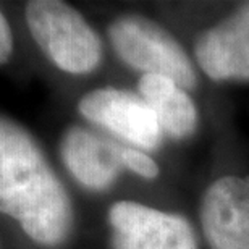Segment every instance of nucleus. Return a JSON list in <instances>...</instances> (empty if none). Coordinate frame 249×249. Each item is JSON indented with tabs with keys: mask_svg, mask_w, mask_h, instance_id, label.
I'll return each instance as SVG.
<instances>
[{
	"mask_svg": "<svg viewBox=\"0 0 249 249\" xmlns=\"http://www.w3.org/2000/svg\"><path fill=\"white\" fill-rule=\"evenodd\" d=\"M108 37L120 60L142 74H159L173 79L185 89L197 83L191 58L160 24L146 17L128 15L112 23Z\"/></svg>",
	"mask_w": 249,
	"mask_h": 249,
	"instance_id": "obj_3",
	"label": "nucleus"
},
{
	"mask_svg": "<svg viewBox=\"0 0 249 249\" xmlns=\"http://www.w3.org/2000/svg\"><path fill=\"white\" fill-rule=\"evenodd\" d=\"M194 57L213 81H249V3L206 29L196 39Z\"/></svg>",
	"mask_w": 249,
	"mask_h": 249,
	"instance_id": "obj_7",
	"label": "nucleus"
},
{
	"mask_svg": "<svg viewBox=\"0 0 249 249\" xmlns=\"http://www.w3.org/2000/svg\"><path fill=\"white\" fill-rule=\"evenodd\" d=\"M117 142L83 126L70 128L62 139V159L68 172L88 189L104 191L117 180L122 167L115 156Z\"/></svg>",
	"mask_w": 249,
	"mask_h": 249,
	"instance_id": "obj_8",
	"label": "nucleus"
},
{
	"mask_svg": "<svg viewBox=\"0 0 249 249\" xmlns=\"http://www.w3.org/2000/svg\"><path fill=\"white\" fill-rule=\"evenodd\" d=\"M115 156L122 168H126V170L133 172L134 175L146 178V180H156L159 173H160V168H159L156 160L141 149L117 144Z\"/></svg>",
	"mask_w": 249,
	"mask_h": 249,
	"instance_id": "obj_10",
	"label": "nucleus"
},
{
	"mask_svg": "<svg viewBox=\"0 0 249 249\" xmlns=\"http://www.w3.org/2000/svg\"><path fill=\"white\" fill-rule=\"evenodd\" d=\"M112 249H199L186 217L134 201H120L108 211Z\"/></svg>",
	"mask_w": 249,
	"mask_h": 249,
	"instance_id": "obj_4",
	"label": "nucleus"
},
{
	"mask_svg": "<svg viewBox=\"0 0 249 249\" xmlns=\"http://www.w3.org/2000/svg\"><path fill=\"white\" fill-rule=\"evenodd\" d=\"M13 51V39H12V31L7 23V19L0 12V65L5 63L12 55Z\"/></svg>",
	"mask_w": 249,
	"mask_h": 249,
	"instance_id": "obj_11",
	"label": "nucleus"
},
{
	"mask_svg": "<svg viewBox=\"0 0 249 249\" xmlns=\"http://www.w3.org/2000/svg\"><path fill=\"white\" fill-rule=\"evenodd\" d=\"M138 91L156 115L163 136L183 141L196 133L199 112L188 89L170 78L142 74Z\"/></svg>",
	"mask_w": 249,
	"mask_h": 249,
	"instance_id": "obj_9",
	"label": "nucleus"
},
{
	"mask_svg": "<svg viewBox=\"0 0 249 249\" xmlns=\"http://www.w3.org/2000/svg\"><path fill=\"white\" fill-rule=\"evenodd\" d=\"M86 120L106 128L131 147L154 151L163 142V133L151 107L139 94L117 88L91 91L78 104Z\"/></svg>",
	"mask_w": 249,
	"mask_h": 249,
	"instance_id": "obj_5",
	"label": "nucleus"
},
{
	"mask_svg": "<svg viewBox=\"0 0 249 249\" xmlns=\"http://www.w3.org/2000/svg\"><path fill=\"white\" fill-rule=\"evenodd\" d=\"M26 23L42 52L70 74H86L102 60V42L83 15L58 0L26 5Z\"/></svg>",
	"mask_w": 249,
	"mask_h": 249,
	"instance_id": "obj_2",
	"label": "nucleus"
},
{
	"mask_svg": "<svg viewBox=\"0 0 249 249\" xmlns=\"http://www.w3.org/2000/svg\"><path fill=\"white\" fill-rule=\"evenodd\" d=\"M0 211L33 241L57 246L73 227V207L62 181L34 139L0 118Z\"/></svg>",
	"mask_w": 249,
	"mask_h": 249,
	"instance_id": "obj_1",
	"label": "nucleus"
},
{
	"mask_svg": "<svg viewBox=\"0 0 249 249\" xmlns=\"http://www.w3.org/2000/svg\"><path fill=\"white\" fill-rule=\"evenodd\" d=\"M199 212L212 249H249V177L215 180L204 193Z\"/></svg>",
	"mask_w": 249,
	"mask_h": 249,
	"instance_id": "obj_6",
	"label": "nucleus"
}]
</instances>
